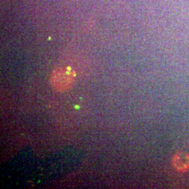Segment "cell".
<instances>
[{
    "mask_svg": "<svg viewBox=\"0 0 189 189\" xmlns=\"http://www.w3.org/2000/svg\"><path fill=\"white\" fill-rule=\"evenodd\" d=\"M76 74L71 68L61 67L55 69L50 78L53 88L58 92H65L74 85Z\"/></svg>",
    "mask_w": 189,
    "mask_h": 189,
    "instance_id": "cell-1",
    "label": "cell"
},
{
    "mask_svg": "<svg viewBox=\"0 0 189 189\" xmlns=\"http://www.w3.org/2000/svg\"><path fill=\"white\" fill-rule=\"evenodd\" d=\"M172 163L174 169L180 172L189 170V153L185 151H178L173 156Z\"/></svg>",
    "mask_w": 189,
    "mask_h": 189,
    "instance_id": "cell-2",
    "label": "cell"
}]
</instances>
